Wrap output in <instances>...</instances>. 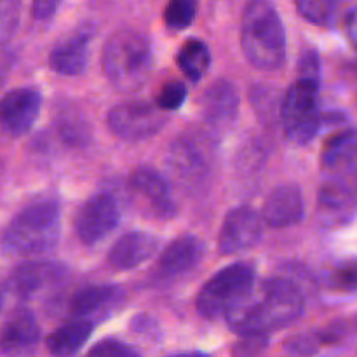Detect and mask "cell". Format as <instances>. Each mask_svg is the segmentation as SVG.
Listing matches in <instances>:
<instances>
[{"mask_svg": "<svg viewBox=\"0 0 357 357\" xmlns=\"http://www.w3.org/2000/svg\"><path fill=\"white\" fill-rule=\"evenodd\" d=\"M303 314V295L288 279L255 282L243 300L227 314L230 330L239 335H267L295 323Z\"/></svg>", "mask_w": 357, "mask_h": 357, "instance_id": "1", "label": "cell"}, {"mask_svg": "<svg viewBox=\"0 0 357 357\" xmlns=\"http://www.w3.org/2000/svg\"><path fill=\"white\" fill-rule=\"evenodd\" d=\"M241 45L248 61L260 70H278L286 61V31L271 2L248 3L241 24Z\"/></svg>", "mask_w": 357, "mask_h": 357, "instance_id": "2", "label": "cell"}, {"mask_svg": "<svg viewBox=\"0 0 357 357\" xmlns=\"http://www.w3.org/2000/svg\"><path fill=\"white\" fill-rule=\"evenodd\" d=\"M152 44L145 33L135 28L112 33L101 56L105 75L121 93L142 89L152 72Z\"/></svg>", "mask_w": 357, "mask_h": 357, "instance_id": "3", "label": "cell"}, {"mask_svg": "<svg viewBox=\"0 0 357 357\" xmlns=\"http://www.w3.org/2000/svg\"><path fill=\"white\" fill-rule=\"evenodd\" d=\"M61 215L52 199L35 201L21 209L2 234V248L14 257H31L52 250L58 244Z\"/></svg>", "mask_w": 357, "mask_h": 357, "instance_id": "4", "label": "cell"}, {"mask_svg": "<svg viewBox=\"0 0 357 357\" xmlns=\"http://www.w3.org/2000/svg\"><path fill=\"white\" fill-rule=\"evenodd\" d=\"M253 284V265L244 264V261L229 265L202 286L197 295V302H195L197 312L208 319L227 316L246 296Z\"/></svg>", "mask_w": 357, "mask_h": 357, "instance_id": "5", "label": "cell"}, {"mask_svg": "<svg viewBox=\"0 0 357 357\" xmlns=\"http://www.w3.org/2000/svg\"><path fill=\"white\" fill-rule=\"evenodd\" d=\"M319 84L296 79L286 93L281 105V121L284 132L291 142L305 145L319 129V105H317Z\"/></svg>", "mask_w": 357, "mask_h": 357, "instance_id": "6", "label": "cell"}, {"mask_svg": "<svg viewBox=\"0 0 357 357\" xmlns=\"http://www.w3.org/2000/svg\"><path fill=\"white\" fill-rule=\"evenodd\" d=\"M167 117L159 107L143 101H126L114 107L108 114V126L112 132L122 139L152 138L164 128Z\"/></svg>", "mask_w": 357, "mask_h": 357, "instance_id": "7", "label": "cell"}, {"mask_svg": "<svg viewBox=\"0 0 357 357\" xmlns=\"http://www.w3.org/2000/svg\"><path fill=\"white\" fill-rule=\"evenodd\" d=\"M129 192L136 206L146 216L166 220L176 213V202L169 183L150 167L132 171L129 176Z\"/></svg>", "mask_w": 357, "mask_h": 357, "instance_id": "8", "label": "cell"}, {"mask_svg": "<svg viewBox=\"0 0 357 357\" xmlns=\"http://www.w3.org/2000/svg\"><path fill=\"white\" fill-rule=\"evenodd\" d=\"M66 267L59 264H24L10 274L7 289L20 300H37L65 284Z\"/></svg>", "mask_w": 357, "mask_h": 357, "instance_id": "9", "label": "cell"}, {"mask_svg": "<svg viewBox=\"0 0 357 357\" xmlns=\"http://www.w3.org/2000/svg\"><path fill=\"white\" fill-rule=\"evenodd\" d=\"M119 206L108 194H98L87 199L75 216V232L80 243L93 246L107 237L119 223Z\"/></svg>", "mask_w": 357, "mask_h": 357, "instance_id": "10", "label": "cell"}, {"mask_svg": "<svg viewBox=\"0 0 357 357\" xmlns=\"http://www.w3.org/2000/svg\"><path fill=\"white\" fill-rule=\"evenodd\" d=\"M264 234L261 218L250 208L232 209L223 220L218 248L223 255H234L257 246Z\"/></svg>", "mask_w": 357, "mask_h": 357, "instance_id": "11", "label": "cell"}, {"mask_svg": "<svg viewBox=\"0 0 357 357\" xmlns=\"http://www.w3.org/2000/svg\"><path fill=\"white\" fill-rule=\"evenodd\" d=\"M40 340V328L28 309H17L0 328V356L28 357Z\"/></svg>", "mask_w": 357, "mask_h": 357, "instance_id": "12", "label": "cell"}, {"mask_svg": "<svg viewBox=\"0 0 357 357\" xmlns=\"http://www.w3.org/2000/svg\"><path fill=\"white\" fill-rule=\"evenodd\" d=\"M42 98L35 89H14L0 98V126L6 132L20 136L37 121Z\"/></svg>", "mask_w": 357, "mask_h": 357, "instance_id": "13", "label": "cell"}, {"mask_svg": "<svg viewBox=\"0 0 357 357\" xmlns=\"http://www.w3.org/2000/svg\"><path fill=\"white\" fill-rule=\"evenodd\" d=\"M122 302H124V289L121 286H86L72 296L70 312L77 317V321L91 323L94 319L110 316L115 309L121 307Z\"/></svg>", "mask_w": 357, "mask_h": 357, "instance_id": "14", "label": "cell"}, {"mask_svg": "<svg viewBox=\"0 0 357 357\" xmlns=\"http://www.w3.org/2000/svg\"><path fill=\"white\" fill-rule=\"evenodd\" d=\"M305 206L298 185H281L275 188L265 201L261 209V218L274 229L296 225L303 218Z\"/></svg>", "mask_w": 357, "mask_h": 357, "instance_id": "15", "label": "cell"}, {"mask_svg": "<svg viewBox=\"0 0 357 357\" xmlns=\"http://www.w3.org/2000/svg\"><path fill=\"white\" fill-rule=\"evenodd\" d=\"M239 108V93L229 80H216L201 96L202 117L211 124H227Z\"/></svg>", "mask_w": 357, "mask_h": 357, "instance_id": "16", "label": "cell"}, {"mask_svg": "<svg viewBox=\"0 0 357 357\" xmlns=\"http://www.w3.org/2000/svg\"><path fill=\"white\" fill-rule=\"evenodd\" d=\"M157 239L146 232H129L112 246L108 261L119 271H131L157 251Z\"/></svg>", "mask_w": 357, "mask_h": 357, "instance_id": "17", "label": "cell"}, {"mask_svg": "<svg viewBox=\"0 0 357 357\" xmlns=\"http://www.w3.org/2000/svg\"><path fill=\"white\" fill-rule=\"evenodd\" d=\"M206 253V248L202 241L194 236H185L173 241L169 246L164 250L162 257L159 260V268L164 275L173 278L190 272L199 265Z\"/></svg>", "mask_w": 357, "mask_h": 357, "instance_id": "18", "label": "cell"}, {"mask_svg": "<svg viewBox=\"0 0 357 357\" xmlns=\"http://www.w3.org/2000/svg\"><path fill=\"white\" fill-rule=\"evenodd\" d=\"M87 51H89V35L80 31L59 42L51 51L49 63L61 75H79L86 70Z\"/></svg>", "mask_w": 357, "mask_h": 357, "instance_id": "19", "label": "cell"}, {"mask_svg": "<svg viewBox=\"0 0 357 357\" xmlns=\"http://www.w3.org/2000/svg\"><path fill=\"white\" fill-rule=\"evenodd\" d=\"M91 331H93V323L86 321L65 324L47 338L49 352L54 357H73L84 347L87 338L91 337Z\"/></svg>", "mask_w": 357, "mask_h": 357, "instance_id": "20", "label": "cell"}, {"mask_svg": "<svg viewBox=\"0 0 357 357\" xmlns=\"http://www.w3.org/2000/svg\"><path fill=\"white\" fill-rule=\"evenodd\" d=\"M356 166V132L352 129L331 136L323 149V167L330 171H352Z\"/></svg>", "mask_w": 357, "mask_h": 357, "instance_id": "21", "label": "cell"}, {"mask_svg": "<svg viewBox=\"0 0 357 357\" xmlns=\"http://www.w3.org/2000/svg\"><path fill=\"white\" fill-rule=\"evenodd\" d=\"M178 66L192 80H199L211 65V52L206 42L199 38H187L176 56Z\"/></svg>", "mask_w": 357, "mask_h": 357, "instance_id": "22", "label": "cell"}, {"mask_svg": "<svg viewBox=\"0 0 357 357\" xmlns=\"http://www.w3.org/2000/svg\"><path fill=\"white\" fill-rule=\"evenodd\" d=\"M319 204L328 213H345L354 208V188L342 180L328 181L319 195Z\"/></svg>", "mask_w": 357, "mask_h": 357, "instance_id": "23", "label": "cell"}, {"mask_svg": "<svg viewBox=\"0 0 357 357\" xmlns=\"http://www.w3.org/2000/svg\"><path fill=\"white\" fill-rule=\"evenodd\" d=\"M171 164H173L174 173L180 174L181 178H195L202 174L201 155L190 143H178L171 152Z\"/></svg>", "mask_w": 357, "mask_h": 357, "instance_id": "24", "label": "cell"}, {"mask_svg": "<svg viewBox=\"0 0 357 357\" xmlns=\"http://www.w3.org/2000/svg\"><path fill=\"white\" fill-rule=\"evenodd\" d=\"M298 13L305 17L307 21L319 26H331L335 23L338 10V2H331V0H302L296 3Z\"/></svg>", "mask_w": 357, "mask_h": 357, "instance_id": "25", "label": "cell"}, {"mask_svg": "<svg viewBox=\"0 0 357 357\" xmlns=\"http://www.w3.org/2000/svg\"><path fill=\"white\" fill-rule=\"evenodd\" d=\"M197 6L192 0H173L164 10V21L173 30H185L194 23Z\"/></svg>", "mask_w": 357, "mask_h": 357, "instance_id": "26", "label": "cell"}, {"mask_svg": "<svg viewBox=\"0 0 357 357\" xmlns=\"http://www.w3.org/2000/svg\"><path fill=\"white\" fill-rule=\"evenodd\" d=\"M20 21V3L13 0H0V47L14 35Z\"/></svg>", "mask_w": 357, "mask_h": 357, "instance_id": "27", "label": "cell"}, {"mask_svg": "<svg viewBox=\"0 0 357 357\" xmlns=\"http://www.w3.org/2000/svg\"><path fill=\"white\" fill-rule=\"evenodd\" d=\"M185 100H187V87H185V84L178 82V80H171L159 91L157 105H159L160 110L171 112L178 110L185 103Z\"/></svg>", "mask_w": 357, "mask_h": 357, "instance_id": "28", "label": "cell"}, {"mask_svg": "<svg viewBox=\"0 0 357 357\" xmlns=\"http://www.w3.org/2000/svg\"><path fill=\"white\" fill-rule=\"evenodd\" d=\"M267 335H241L232 347V357H258L267 349Z\"/></svg>", "mask_w": 357, "mask_h": 357, "instance_id": "29", "label": "cell"}, {"mask_svg": "<svg viewBox=\"0 0 357 357\" xmlns=\"http://www.w3.org/2000/svg\"><path fill=\"white\" fill-rule=\"evenodd\" d=\"M87 357H139L128 345L121 344L115 340H107L98 344L93 351L87 354Z\"/></svg>", "mask_w": 357, "mask_h": 357, "instance_id": "30", "label": "cell"}, {"mask_svg": "<svg viewBox=\"0 0 357 357\" xmlns=\"http://www.w3.org/2000/svg\"><path fill=\"white\" fill-rule=\"evenodd\" d=\"M319 56H317L316 51H307L305 54L300 58L298 79L319 84Z\"/></svg>", "mask_w": 357, "mask_h": 357, "instance_id": "31", "label": "cell"}, {"mask_svg": "<svg viewBox=\"0 0 357 357\" xmlns=\"http://www.w3.org/2000/svg\"><path fill=\"white\" fill-rule=\"evenodd\" d=\"M319 344L321 342H319V338H317L316 333L302 335V337H296V338H293V340H289L288 344H286V349L296 356H309V354H312V352L317 351V345Z\"/></svg>", "mask_w": 357, "mask_h": 357, "instance_id": "32", "label": "cell"}, {"mask_svg": "<svg viewBox=\"0 0 357 357\" xmlns=\"http://www.w3.org/2000/svg\"><path fill=\"white\" fill-rule=\"evenodd\" d=\"M59 7V2H54V0H38V2L33 3L31 7V13L37 20H47L54 14V10Z\"/></svg>", "mask_w": 357, "mask_h": 357, "instance_id": "33", "label": "cell"}, {"mask_svg": "<svg viewBox=\"0 0 357 357\" xmlns=\"http://www.w3.org/2000/svg\"><path fill=\"white\" fill-rule=\"evenodd\" d=\"M335 281H337L338 286H342V288L354 289V286H356V267L354 265H349V267L340 268V271L335 274Z\"/></svg>", "mask_w": 357, "mask_h": 357, "instance_id": "34", "label": "cell"}, {"mask_svg": "<svg viewBox=\"0 0 357 357\" xmlns=\"http://www.w3.org/2000/svg\"><path fill=\"white\" fill-rule=\"evenodd\" d=\"M345 24H347L349 37H351L352 42H356V9H352L351 13L347 14V20H345Z\"/></svg>", "mask_w": 357, "mask_h": 357, "instance_id": "35", "label": "cell"}, {"mask_svg": "<svg viewBox=\"0 0 357 357\" xmlns=\"http://www.w3.org/2000/svg\"><path fill=\"white\" fill-rule=\"evenodd\" d=\"M169 357H209V356L204 354V352H185V354H174Z\"/></svg>", "mask_w": 357, "mask_h": 357, "instance_id": "36", "label": "cell"}, {"mask_svg": "<svg viewBox=\"0 0 357 357\" xmlns=\"http://www.w3.org/2000/svg\"><path fill=\"white\" fill-rule=\"evenodd\" d=\"M0 307H2V293H0Z\"/></svg>", "mask_w": 357, "mask_h": 357, "instance_id": "37", "label": "cell"}]
</instances>
